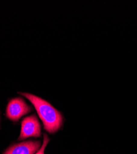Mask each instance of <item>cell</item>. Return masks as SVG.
I'll list each match as a JSON object with an SVG mask.
<instances>
[{
    "instance_id": "obj_5",
    "label": "cell",
    "mask_w": 137,
    "mask_h": 154,
    "mask_svg": "<svg viewBox=\"0 0 137 154\" xmlns=\"http://www.w3.org/2000/svg\"><path fill=\"white\" fill-rule=\"evenodd\" d=\"M49 142V139L48 137L46 134H44V136H43V144L42 145L41 148L39 149V150L35 154H45V148L47 146V144H48V143Z\"/></svg>"
},
{
    "instance_id": "obj_1",
    "label": "cell",
    "mask_w": 137,
    "mask_h": 154,
    "mask_svg": "<svg viewBox=\"0 0 137 154\" xmlns=\"http://www.w3.org/2000/svg\"><path fill=\"white\" fill-rule=\"evenodd\" d=\"M20 94L29 99L34 106L46 131L53 134L62 127L64 121L63 115L51 104L30 93H20Z\"/></svg>"
},
{
    "instance_id": "obj_3",
    "label": "cell",
    "mask_w": 137,
    "mask_h": 154,
    "mask_svg": "<svg viewBox=\"0 0 137 154\" xmlns=\"http://www.w3.org/2000/svg\"><path fill=\"white\" fill-rule=\"evenodd\" d=\"M32 108L22 99H11L6 108V117L12 121H18L22 116L31 112Z\"/></svg>"
},
{
    "instance_id": "obj_4",
    "label": "cell",
    "mask_w": 137,
    "mask_h": 154,
    "mask_svg": "<svg viewBox=\"0 0 137 154\" xmlns=\"http://www.w3.org/2000/svg\"><path fill=\"white\" fill-rule=\"evenodd\" d=\"M40 146V141L28 140L11 146L4 154H35Z\"/></svg>"
},
{
    "instance_id": "obj_2",
    "label": "cell",
    "mask_w": 137,
    "mask_h": 154,
    "mask_svg": "<svg viewBox=\"0 0 137 154\" xmlns=\"http://www.w3.org/2000/svg\"><path fill=\"white\" fill-rule=\"evenodd\" d=\"M41 134V125L35 115L27 117L22 120L19 140L26 139L30 137H40Z\"/></svg>"
}]
</instances>
